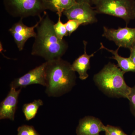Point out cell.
Segmentation results:
<instances>
[{
    "mask_svg": "<svg viewBox=\"0 0 135 135\" xmlns=\"http://www.w3.org/2000/svg\"><path fill=\"white\" fill-rule=\"evenodd\" d=\"M39 17L40 23L36 28V36L31 54L42 57L46 61L62 58L68 49L67 42L57 36L54 29L55 23L47 12L44 11L43 16Z\"/></svg>",
    "mask_w": 135,
    "mask_h": 135,
    "instance_id": "6da1fadb",
    "label": "cell"
},
{
    "mask_svg": "<svg viewBox=\"0 0 135 135\" xmlns=\"http://www.w3.org/2000/svg\"><path fill=\"white\" fill-rule=\"evenodd\" d=\"M46 62L47 95L57 97L71 91L75 85L76 79L71 65L62 58Z\"/></svg>",
    "mask_w": 135,
    "mask_h": 135,
    "instance_id": "7a4b0ae2",
    "label": "cell"
},
{
    "mask_svg": "<svg viewBox=\"0 0 135 135\" xmlns=\"http://www.w3.org/2000/svg\"><path fill=\"white\" fill-rule=\"evenodd\" d=\"M124 74L118 65L109 62L94 75V81L99 89L107 96L127 99L131 88L126 84Z\"/></svg>",
    "mask_w": 135,
    "mask_h": 135,
    "instance_id": "3957f363",
    "label": "cell"
},
{
    "mask_svg": "<svg viewBox=\"0 0 135 135\" xmlns=\"http://www.w3.org/2000/svg\"><path fill=\"white\" fill-rule=\"evenodd\" d=\"M97 13L123 19L127 24L135 18V0H92Z\"/></svg>",
    "mask_w": 135,
    "mask_h": 135,
    "instance_id": "277c9868",
    "label": "cell"
},
{
    "mask_svg": "<svg viewBox=\"0 0 135 135\" xmlns=\"http://www.w3.org/2000/svg\"><path fill=\"white\" fill-rule=\"evenodd\" d=\"M5 9L15 18L40 16L45 9L43 0H3Z\"/></svg>",
    "mask_w": 135,
    "mask_h": 135,
    "instance_id": "5b68a950",
    "label": "cell"
},
{
    "mask_svg": "<svg viewBox=\"0 0 135 135\" xmlns=\"http://www.w3.org/2000/svg\"><path fill=\"white\" fill-rule=\"evenodd\" d=\"M102 36L113 41L118 47L130 49L135 44V28L119 27L118 29L103 27Z\"/></svg>",
    "mask_w": 135,
    "mask_h": 135,
    "instance_id": "8992f818",
    "label": "cell"
},
{
    "mask_svg": "<svg viewBox=\"0 0 135 135\" xmlns=\"http://www.w3.org/2000/svg\"><path fill=\"white\" fill-rule=\"evenodd\" d=\"M97 12L91 7V4L86 3H78L65 11L63 14L69 20H75L82 25L94 23L97 22Z\"/></svg>",
    "mask_w": 135,
    "mask_h": 135,
    "instance_id": "52a82bcc",
    "label": "cell"
},
{
    "mask_svg": "<svg viewBox=\"0 0 135 135\" xmlns=\"http://www.w3.org/2000/svg\"><path fill=\"white\" fill-rule=\"evenodd\" d=\"M46 62H45L30 70L22 77L15 79L11 83L10 88L17 89L34 84H39L46 87Z\"/></svg>",
    "mask_w": 135,
    "mask_h": 135,
    "instance_id": "ba28073f",
    "label": "cell"
},
{
    "mask_svg": "<svg viewBox=\"0 0 135 135\" xmlns=\"http://www.w3.org/2000/svg\"><path fill=\"white\" fill-rule=\"evenodd\" d=\"M23 19L20 18L9 29L20 51L23 50L25 44L28 39L36 37V32L35 29L40 23L39 20L33 26H27L23 23Z\"/></svg>",
    "mask_w": 135,
    "mask_h": 135,
    "instance_id": "9c48e42d",
    "label": "cell"
},
{
    "mask_svg": "<svg viewBox=\"0 0 135 135\" xmlns=\"http://www.w3.org/2000/svg\"><path fill=\"white\" fill-rule=\"evenodd\" d=\"M22 89V88L16 90L11 88L7 95L0 104V119H9L11 120H15L18 97Z\"/></svg>",
    "mask_w": 135,
    "mask_h": 135,
    "instance_id": "30bf717a",
    "label": "cell"
},
{
    "mask_svg": "<svg viewBox=\"0 0 135 135\" xmlns=\"http://www.w3.org/2000/svg\"><path fill=\"white\" fill-rule=\"evenodd\" d=\"M105 131V126L98 118L88 116L81 119L76 129L77 135H100Z\"/></svg>",
    "mask_w": 135,
    "mask_h": 135,
    "instance_id": "8fae6325",
    "label": "cell"
},
{
    "mask_svg": "<svg viewBox=\"0 0 135 135\" xmlns=\"http://www.w3.org/2000/svg\"><path fill=\"white\" fill-rule=\"evenodd\" d=\"M84 52L74 60L71 65L72 70L77 72L79 75V78L81 80L86 79L89 75L87 73L90 68V59L94 56L96 52L90 55H88L86 52L87 42L84 41Z\"/></svg>",
    "mask_w": 135,
    "mask_h": 135,
    "instance_id": "7c38bea8",
    "label": "cell"
},
{
    "mask_svg": "<svg viewBox=\"0 0 135 135\" xmlns=\"http://www.w3.org/2000/svg\"><path fill=\"white\" fill-rule=\"evenodd\" d=\"M100 44V49H104L113 55V56L111 57L110 58L114 59L117 61L118 67L122 71L125 73L129 72L135 73V64L130 57L125 58L118 54V50L120 48V47H118L116 50H112L105 47L102 43Z\"/></svg>",
    "mask_w": 135,
    "mask_h": 135,
    "instance_id": "4fadbf2b",
    "label": "cell"
},
{
    "mask_svg": "<svg viewBox=\"0 0 135 135\" xmlns=\"http://www.w3.org/2000/svg\"><path fill=\"white\" fill-rule=\"evenodd\" d=\"M43 2L45 10H49L57 14H62L77 3L75 0H43Z\"/></svg>",
    "mask_w": 135,
    "mask_h": 135,
    "instance_id": "5bb4252c",
    "label": "cell"
},
{
    "mask_svg": "<svg viewBox=\"0 0 135 135\" xmlns=\"http://www.w3.org/2000/svg\"><path fill=\"white\" fill-rule=\"evenodd\" d=\"M43 105V101L40 99L35 100L31 103L24 104L22 110L26 120L29 121L34 118L39 107Z\"/></svg>",
    "mask_w": 135,
    "mask_h": 135,
    "instance_id": "9a60e30c",
    "label": "cell"
},
{
    "mask_svg": "<svg viewBox=\"0 0 135 135\" xmlns=\"http://www.w3.org/2000/svg\"><path fill=\"white\" fill-rule=\"evenodd\" d=\"M58 16V21L54 25V29L56 35L59 38L60 40L64 39V36H69L65 23L61 21V17L62 14H57Z\"/></svg>",
    "mask_w": 135,
    "mask_h": 135,
    "instance_id": "2e32d148",
    "label": "cell"
},
{
    "mask_svg": "<svg viewBox=\"0 0 135 135\" xmlns=\"http://www.w3.org/2000/svg\"><path fill=\"white\" fill-rule=\"evenodd\" d=\"M17 135H40L33 126L23 125L18 128Z\"/></svg>",
    "mask_w": 135,
    "mask_h": 135,
    "instance_id": "e0dca14e",
    "label": "cell"
},
{
    "mask_svg": "<svg viewBox=\"0 0 135 135\" xmlns=\"http://www.w3.org/2000/svg\"><path fill=\"white\" fill-rule=\"evenodd\" d=\"M65 24L69 36L76 31L80 25H82L81 23L75 20H69Z\"/></svg>",
    "mask_w": 135,
    "mask_h": 135,
    "instance_id": "ac0fdd59",
    "label": "cell"
},
{
    "mask_svg": "<svg viewBox=\"0 0 135 135\" xmlns=\"http://www.w3.org/2000/svg\"><path fill=\"white\" fill-rule=\"evenodd\" d=\"M105 132L109 135H128L118 127L107 125L105 126Z\"/></svg>",
    "mask_w": 135,
    "mask_h": 135,
    "instance_id": "d6986e66",
    "label": "cell"
},
{
    "mask_svg": "<svg viewBox=\"0 0 135 135\" xmlns=\"http://www.w3.org/2000/svg\"><path fill=\"white\" fill-rule=\"evenodd\" d=\"M127 99L129 101L131 112L135 117V86L131 88Z\"/></svg>",
    "mask_w": 135,
    "mask_h": 135,
    "instance_id": "ffe728a7",
    "label": "cell"
},
{
    "mask_svg": "<svg viewBox=\"0 0 135 135\" xmlns=\"http://www.w3.org/2000/svg\"><path fill=\"white\" fill-rule=\"evenodd\" d=\"M129 50H130L129 57L135 64V44L131 47Z\"/></svg>",
    "mask_w": 135,
    "mask_h": 135,
    "instance_id": "44dd1931",
    "label": "cell"
},
{
    "mask_svg": "<svg viewBox=\"0 0 135 135\" xmlns=\"http://www.w3.org/2000/svg\"><path fill=\"white\" fill-rule=\"evenodd\" d=\"M92 0H75L76 2L78 3H89L91 4L92 3Z\"/></svg>",
    "mask_w": 135,
    "mask_h": 135,
    "instance_id": "7402d4cb",
    "label": "cell"
},
{
    "mask_svg": "<svg viewBox=\"0 0 135 135\" xmlns=\"http://www.w3.org/2000/svg\"><path fill=\"white\" fill-rule=\"evenodd\" d=\"M131 135H135V131H133V133H132V134H131Z\"/></svg>",
    "mask_w": 135,
    "mask_h": 135,
    "instance_id": "603a6c76",
    "label": "cell"
},
{
    "mask_svg": "<svg viewBox=\"0 0 135 135\" xmlns=\"http://www.w3.org/2000/svg\"><path fill=\"white\" fill-rule=\"evenodd\" d=\"M105 135H109L108 134V133H106V132H105Z\"/></svg>",
    "mask_w": 135,
    "mask_h": 135,
    "instance_id": "cb8c5ba5",
    "label": "cell"
},
{
    "mask_svg": "<svg viewBox=\"0 0 135 135\" xmlns=\"http://www.w3.org/2000/svg\"></svg>",
    "mask_w": 135,
    "mask_h": 135,
    "instance_id": "d4e9b609",
    "label": "cell"
}]
</instances>
